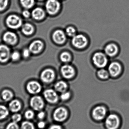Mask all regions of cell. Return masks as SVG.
Listing matches in <instances>:
<instances>
[{"mask_svg": "<svg viewBox=\"0 0 129 129\" xmlns=\"http://www.w3.org/2000/svg\"><path fill=\"white\" fill-rule=\"evenodd\" d=\"M92 61L94 65L101 69L105 68L108 63L107 55L102 52L94 53L92 57Z\"/></svg>", "mask_w": 129, "mask_h": 129, "instance_id": "cell-1", "label": "cell"}, {"mask_svg": "<svg viewBox=\"0 0 129 129\" xmlns=\"http://www.w3.org/2000/svg\"><path fill=\"white\" fill-rule=\"evenodd\" d=\"M61 4L59 0H48L46 4L47 13L51 15L56 14L61 9Z\"/></svg>", "mask_w": 129, "mask_h": 129, "instance_id": "cell-2", "label": "cell"}, {"mask_svg": "<svg viewBox=\"0 0 129 129\" xmlns=\"http://www.w3.org/2000/svg\"><path fill=\"white\" fill-rule=\"evenodd\" d=\"M88 40L85 36L82 34H76L72 38V43L74 47L78 49L84 48L87 45Z\"/></svg>", "mask_w": 129, "mask_h": 129, "instance_id": "cell-3", "label": "cell"}, {"mask_svg": "<svg viewBox=\"0 0 129 129\" xmlns=\"http://www.w3.org/2000/svg\"><path fill=\"white\" fill-rule=\"evenodd\" d=\"M6 22L8 27L12 29H18L22 24L21 19L19 16L15 15L9 16L7 18Z\"/></svg>", "mask_w": 129, "mask_h": 129, "instance_id": "cell-4", "label": "cell"}, {"mask_svg": "<svg viewBox=\"0 0 129 129\" xmlns=\"http://www.w3.org/2000/svg\"><path fill=\"white\" fill-rule=\"evenodd\" d=\"M31 106L35 111H40L44 107V103L43 99L39 96H35L31 99Z\"/></svg>", "mask_w": 129, "mask_h": 129, "instance_id": "cell-5", "label": "cell"}, {"mask_svg": "<svg viewBox=\"0 0 129 129\" xmlns=\"http://www.w3.org/2000/svg\"><path fill=\"white\" fill-rule=\"evenodd\" d=\"M55 73L54 71L50 69H47L41 73V80L45 83H51L55 78Z\"/></svg>", "mask_w": 129, "mask_h": 129, "instance_id": "cell-6", "label": "cell"}, {"mask_svg": "<svg viewBox=\"0 0 129 129\" xmlns=\"http://www.w3.org/2000/svg\"><path fill=\"white\" fill-rule=\"evenodd\" d=\"M119 120L117 115L114 114L109 115L106 121V125L108 129H116L119 125Z\"/></svg>", "mask_w": 129, "mask_h": 129, "instance_id": "cell-7", "label": "cell"}, {"mask_svg": "<svg viewBox=\"0 0 129 129\" xmlns=\"http://www.w3.org/2000/svg\"><path fill=\"white\" fill-rule=\"evenodd\" d=\"M121 65L117 62H113L109 66L108 71L109 74L113 77H117L121 72Z\"/></svg>", "mask_w": 129, "mask_h": 129, "instance_id": "cell-8", "label": "cell"}, {"mask_svg": "<svg viewBox=\"0 0 129 129\" xmlns=\"http://www.w3.org/2000/svg\"><path fill=\"white\" fill-rule=\"evenodd\" d=\"M66 35L65 32L62 30H56L53 34L52 37L53 41L56 43L58 44H64L66 41Z\"/></svg>", "mask_w": 129, "mask_h": 129, "instance_id": "cell-9", "label": "cell"}, {"mask_svg": "<svg viewBox=\"0 0 129 129\" xmlns=\"http://www.w3.org/2000/svg\"><path fill=\"white\" fill-rule=\"evenodd\" d=\"M61 72L63 77L67 79H69L74 77L75 74L74 69L72 66L65 64L62 66Z\"/></svg>", "mask_w": 129, "mask_h": 129, "instance_id": "cell-10", "label": "cell"}, {"mask_svg": "<svg viewBox=\"0 0 129 129\" xmlns=\"http://www.w3.org/2000/svg\"><path fill=\"white\" fill-rule=\"evenodd\" d=\"M42 89L41 84L36 81L29 82L27 85V89L29 93L32 94H36L39 93Z\"/></svg>", "mask_w": 129, "mask_h": 129, "instance_id": "cell-11", "label": "cell"}, {"mask_svg": "<svg viewBox=\"0 0 129 129\" xmlns=\"http://www.w3.org/2000/svg\"><path fill=\"white\" fill-rule=\"evenodd\" d=\"M43 94L46 100L50 103H54L58 101V95L53 90H46L44 92Z\"/></svg>", "mask_w": 129, "mask_h": 129, "instance_id": "cell-12", "label": "cell"}, {"mask_svg": "<svg viewBox=\"0 0 129 129\" xmlns=\"http://www.w3.org/2000/svg\"><path fill=\"white\" fill-rule=\"evenodd\" d=\"M67 111L63 108H59L56 109L53 114V117L56 121H62L67 117Z\"/></svg>", "mask_w": 129, "mask_h": 129, "instance_id": "cell-13", "label": "cell"}, {"mask_svg": "<svg viewBox=\"0 0 129 129\" xmlns=\"http://www.w3.org/2000/svg\"><path fill=\"white\" fill-rule=\"evenodd\" d=\"M10 56L9 48L6 45H0V62H6L9 60Z\"/></svg>", "mask_w": 129, "mask_h": 129, "instance_id": "cell-14", "label": "cell"}, {"mask_svg": "<svg viewBox=\"0 0 129 129\" xmlns=\"http://www.w3.org/2000/svg\"><path fill=\"white\" fill-rule=\"evenodd\" d=\"M105 53L106 55L110 57H113L117 54L118 48L116 44L110 43L106 45L105 47Z\"/></svg>", "mask_w": 129, "mask_h": 129, "instance_id": "cell-15", "label": "cell"}, {"mask_svg": "<svg viewBox=\"0 0 129 129\" xmlns=\"http://www.w3.org/2000/svg\"><path fill=\"white\" fill-rule=\"evenodd\" d=\"M106 113V110L102 106H98L94 109L93 111V118L96 120H101L103 119Z\"/></svg>", "mask_w": 129, "mask_h": 129, "instance_id": "cell-16", "label": "cell"}, {"mask_svg": "<svg viewBox=\"0 0 129 129\" xmlns=\"http://www.w3.org/2000/svg\"><path fill=\"white\" fill-rule=\"evenodd\" d=\"M3 40L8 44L14 45L17 42V36L13 32L8 31L4 35Z\"/></svg>", "mask_w": 129, "mask_h": 129, "instance_id": "cell-17", "label": "cell"}, {"mask_svg": "<svg viewBox=\"0 0 129 129\" xmlns=\"http://www.w3.org/2000/svg\"><path fill=\"white\" fill-rule=\"evenodd\" d=\"M43 46V44L41 41H35L31 44L29 46V49L30 52L36 54L41 51Z\"/></svg>", "mask_w": 129, "mask_h": 129, "instance_id": "cell-18", "label": "cell"}, {"mask_svg": "<svg viewBox=\"0 0 129 129\" xmlns=\"http://www.w3.org/2000/svg\"><path fill=\"white\" fill-rule=\"evenodd\" d=\"M31 15L34 19L37 20H40L44 18L45 13L41 8H37L33 10Z\"/></svg>", "mask_w": 129, "mask_h": 129, "instance_id": "cell-19", "label": "cell"}, {"mask_svg": "<svg viewBox=\"0 0 129 129\" xmlns=\"http://www.w3.org/2000/svg\"><path fill=\"white\" fill-rule=\"evenodd\" d=\"M9 107L11 111L13 112H16L21 109V105L19 101L17 100H14L10 103Z\"/></svg>", "mask_w": 129, "mask_h": 129, "instance_id": "cell-20", "label": "cell"}, {"mask_svg": "<svg viewBox=\"0 0 129 129\" xmlns=\"http://www.w3.org/2000/svg\"><path fill=\"white\" fill-rule=\"evenodd\" d=\"M22 31L23 34L25 35H31L34 32V27L30 24L26 23L22 26Z\"/></svg>", "mask_w": 129, "mask_h": 129, "instance_id": "cell-21", "label": "cell"}, {"mask_svg": "<svg viewBox=\"0 0 129 129\" xmlns=\"http://www.w3.org/2000/svg\"><path fill=\"white\" fill-rule=\"evenodd\" d=\"M67 85L65 82L60 81L57 82L55 86V88L57 91L61 92H64L67 89Z\"/></svg>", "mask_w": 129, "mask_h": 129, "instance_id": "cell-22", "label": "cell"}, {"mask_svg": "<svg viewBox=\"0 0 129 129\" xmlns=\"http://www.w3.org/2000/svg\"><path fill=\"white\" fill-rule=\"evenodd\" d=\"M13 96L12 92L9 90H4L2 93V96L3 99L6 102L10 101L12 99Z\"/></svg>", "mask_w": 129, "mask_h": 129, "instance_id": "cell-23", "label": "cell"}, {"mask_svg": "<svg viewBox=\"0 0 129 129\" xmlns=\"http://www.w3.org/2000/svg\"><path fill=\"white\" fill-rule=\"evenodd\" d=\"M60 58L61 61L62 62L68 63L71 60V56L68 52H63L60 55Z\"/></svg>", "mask_w": 129, "mask_h": 129, "instance_id": "cell-24", "label": "cell"}, {"mask_svg": "<svg viewBox=\"0 0 129 129\" xmlns=\"http://www.w3.org/2000/svg\"><path fill=\"white\" fill-rule=\"evenodd\" d=\"M9 114V110L6 107L0 105V120L6 118Z\"/></svg>", "mask_w": 129, "mask_h": 129, "instance_id": "cell-25", "label": "cell"}, {"mask_svg": "<svg viewBox=\"0 0 129 129\" xmlns=\"http://www.w3.org/2000/svg\"><path fill=\"white\" fill-rule=\"evenodd\" d=\"M22 6L26 9L31 8L35 3L34 0H20Z\"/></svg>", "mask_w": 129, "mask_h": 129, "instance_id": "cell-26", "label": "cell"}, {"mask_svg": "<svg viewBox=\"0 0 129 129\" xmlns=\"http://www.w3.org/2000/svg\"><path fill=\"white\" fill-rule=\"evenodd\" d=\"M65 33L66 35L68 37H73L74 36H75L77 34V31L76 29L72 27V26H69L66 29Z\"/></svg>", "mask_w": 129, "mask_h": 129, "instance_id": "cell-27", "label": "cell"}, {"mask_svg": "<svg viewBox=\"0 0 129 129\" xmlns=\"http://www.w3.org/2000/svg\"><path fill=\"white\" fill-rule=\"evenodd\" d=\"M97 74H98V76L100 78L103 79L108 78L109 74L108 71L103 68L99 70Z\"/></svg>", "mask_w": 129, "mask_h": 129, "instance_id": "cell-28", "label": "cell"}, {"mask_svg": "<svg viewBox=\"0 0 129 129\" xmlns=\"http://www.w3.org/2000/svg\"><path fill=\"white\" fill-rule=\"evenodd\" d=\"M21 129H35V128L34 124L31 122L25 121L22 123Z\"/></svg>", "mask_w": 129, "mask_h": 129, "instance_id": "cell-29", "label": "cell"}, {"mask_svg": "<svg viewBox=\"0 0 129 129\" xmlns=\"http://www.w3.org/2000/svg\"><path fill=\"white\" fill-rule=\"evenodd\" d=\"M8 0H0V11L4 10L8 4Z\"/></svg>", "mask_w": 129, "mask_h": 129, "instance_id": "cell-30", "label": "cell"}, {"mask_svg": "<svg viewBox=\"0 0 129 129\" xmlns=\"http://www.w3.org/2000/svg\"><path fill=\"white\" fill-rule=\"evenodd\" d=\"M13 122L17 123L20 121L22 118L21 115L19 114H15L12 116Z\"/></svg>", "mask_w": 129, "mask_h": 129, "instance_id": "cell-31", "label": "cell"}, {"mask_svg": "<svg viewBox=\"0 0 129 129\" xmlns=\"http://www.w3.org/2000/svg\"><path fill=\"white\" fill-rule=\"evenodd\" d=\"M25 118L27 119H31L34 118V113L31 110H28L26 111L25 114Z\"/></svg>", "mask_w": 129, "mask_h": 129, "instance_id": "cell-32", "label": "cell"}, {"mask_svg": "<svg viewBox=\"0 0 129 129\" xmlns=\"http://www.w3.org/2000/svg\"><path fill=\"white\" fill-rule=\"evenodd\" d=\"M6 129H19V127L17 123L12 122L7 125Z\"/></svg>", "mask_w": 129, "mask_h": 129, "instance_id": "cell-33", "label": "cell"}, {"mask_svg": "<svg viewBox=\"0 0 129 129\" xmlns=\"http://www.w3.org/2000/svg\"><path fill=\"white\" fill-rule=\"evenodd\" d=\"M20 54L18 52H17V51L14 52L11 55V58L14 61H16V60H18L20 58Z\"/></svg>", "mask_w": 129, "mask_h": 129, "instance_id": "cell-34", "label": "cell"}, {"mask_svg": "<svg viewBox=\"0 0 129 129\" xmlns=\"http://www.w3.org/2000/svg\"><path fill=\"white\" fill-rule=\"evenodd\" d=\"M70 96V94L69 92L62 93L61 96V99L63 100H66L68 99Z\"/></svg>", "mask_w": 129, "mask_h": 129, "instance_id": "cell-35", "label": "cell"}, {"mask_svg": "<svg viewBox=\"0 0 129 129\" xmlns=\"http://www.w3.org/2000/svg\"><path fill=\"white\" fill-rule=\"evenodd\" d=\"M30 51L29 49H25L23 50L22 52V55L25 58H28L30 55Z\"/></svg>", "mask_w": 129, "mask_h": 129, "instance_id": "cell-36", "label": "cell"}, {"mask_svg": "<svg viewBox=\"0 0 129 129\" xmlns=\"http://www.w3.org/2000/svg\"><path fill=\"white\" fill-rule=\"evenodd\" d=\"M45 123L43 121H41L38 124V126L40 129H43L45 126Z\"/></svg>", "mask_w": 129, "mask_h": 129, "instance_id": "cell-37", "label": "cell"}, {"mask_svg": "<svg viewBox=\"0 0 129 129\" xmlns=\"http://www.w3.org/2000/svg\"><path fill=\"white\" fill-rule=\"evenodd\" d=\"M22 15L25 17V18H28L30 16V13L27 10H24L22 12Z\"/></svg>", "mask_w": 129, "mask_h": 129, "instance_id": "cell-38", "label": "cell"}, {"mask_svg": "<svg viewBox=\"0 0 129 129\" xmlns=\"http://www.w3.org/2000/svg\"><path fill=\"white\" fill-rule=\"evenodd\" d=\"M44 116H45V113L43 111L40 112L38 114V117L40 119H43L44 117Z\"/></svg>", "mask_w": 129, "mask_h": 129, "instance_id": "cell-39", "label": "cell"}, {"mask_svg": "<svg viewBox=\"0 0 129 129\" xmlns=\"http://www.w3.org/2000/svg\"><path fill=\"white\" fill-rule=\"evenodd\" d=\"M49 129H62V128L59 125H53L51 126Z\"/></svg>", "mask_w": 129, "mask_h": 129, "instance_id": "cell-40", "label": "cell"}, {"mask_svg": "<svg viewBox=\"0 0 129 129\" xmlns=\"http://www.w3.org/2000/svg\"><path fill=\"white\" fill-rule=\"evenodd\" d=\"M38 1H43V0H38Z\"/></svg>", "mask_w": 129, "mask_h": 129, "instance_id": "cell-41", "label": "cell"}, {"mask_svg": "<svg viewBox=\"0 0 129 129\" xmlns=\"http://www.w3.org/2000/svg\"><path fill=\"white\" fill-rule=\"evenodd\" d=\"M59 1H60V0H59Z\"/></svg>", "mask_w": 129, "mask_h": 129, "instance_id": "cell-42", "label": "cell"}]
</instances>
